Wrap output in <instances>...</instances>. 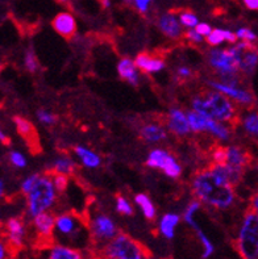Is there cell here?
Segmentation results:
<instances>
[{
  "instance_id": "1",
  "label": "cell",
  "mask_w": 258,
  "mask_h": 259,
  "mask_svg": "<svg viewBox=\"0 0 258 259\" xmlns=\"http://www.w3.org/2000/svg\"><path fill=\"white\" fill-rule=\"evenodd\" d=\"M191 191L198 200L220 210L231 208L236 200L235 187L217 181L209 167L196 171L193 175Z\"/></svg>"
},
{
  "instance_id": "2",
  "label": "cell",
  "mask_w": 258,
  "mask_h": 259,
  "mask_svg": "<svg viewBox=\"0 0 258 259\" xmlns=\"http://www.w3.org/2000/svg\"><path fill=\"white\" fill-rule=\"evenodd\" d=\"M191 105L196 112L220 122H228L232 126H237L240 122L239 115L232 102L228 96L216 90H207L200 95L194 96Z\"/></svg>"
},
{
  "instance_id": "3",
  "label": "cell",
  "mask_w": 258,
  "mask_h": 259,
  "mask_svg": "<svg viewBox=\"0 0 258 259\" xmlns=\"http://www.w3.org/2000/svg\"><path fill=\"white\" fill-rule=\"evenodd\" d=\"M96 255L118 259H151V251L129 234L119 232L114 240L98 250Z\"/></svg>"
},
{
  "instance_id": "4",
  "label": "cell",
  "mask_w": 258,
  "mask_h": 259,
  "mask_svg": "<svg viewBox=\"0 0 258 259\" xmlns=\"http://www.w3.org/2000/svg\"><path fill=\"white\" fill-rule=\"evenodd\" d=\"M26 196H28V214L32 219L52 208L57 200V188L52 175L46 172L45 175L40 177L34 187Z\"/></svg>"
},
{
  "instance_id": "5",
  "label": "cell",
  "mask_w": 258,
  "mask_h": 259,
  "mask_svg": "<svg viewBox=\"0 0 258 259\" xmlns=\"http://www.w3.org/2000/svg\"><path fill=\"white\" fill-rule=\"evenodd\" d=\"M236 250L241 259H258V213L249 209L239 229Z\"/></svg>"
},
{
  "instance_id": "6",
  "label": "cell",
  "mask_w": 258,
  "mask_h": 259,
  "mask_svg": "<svg viewBox=\"0 0 258 259\" xmlns=\"http://www.w3.org/2000/svg\"><path fill=\"white\" fill-rule=\"evenodd\" d=\"M207 61L211 69L222 78L223 82H240V63L231 48L216 49L212 48L207 53Z\"/></svg>"
},
{
  "instance_id": "7",
  "label": "cell",
  "mask_w": 258,
  "mask_h": 259,
  "mask_svg": "<svg viewBox=\"0 0 258 259\" xmlns=\"http://www.w3.org/2000/svg\"><path fill=\"white\" fill-rule=\"evenodd\" d=\"M88 219V233L92 243L99 246V250L105 246L111 240L118 236L119 230L115 221L104 213H96L94 217L87 216Z\"/></svg>"
},
{
  "instance_id": "8",
  "label": "cell",
  "mask_w": 258,
  "mask_h": 259,
  "mask_svg": "<svg viewBox=\"0 0 258 259\" xmlns=\"http://www.w3.org/2000/svg\"><path fill=\"white\" fill-rule=\"evenodd\" d=\"M207 85L212 90L222 92L229 99L235 100L240 105L249 107V109H253L255 105V98L252 94V91L242 89L240 85V82H220V80H207Z\"/></svg>"
},
{
  "instance_id": "9",
  "label": "cell",
  "mask_w": 258,
  "mask_h": 259,
  "mask_svg": "<svg viewBox=\"0 0 258 259\" xmlns=\"http://www.w3.org/2000/svg\"><path fill=\"white\" fill-rule=\"evenodd\" d=\"M146 166L151 168L162 170L169 178L178 179L182 175V167L173 154L165 149H154L146 158Z\"/></svg>"
},
{
  "instance_id": "10",
  "label": "cell",
  "mask_w": 258,
  "mask_h": 259,
  "mask_svg": "<svg viewBox=\"0 0 258 259\" xmlns=\"http://www.w3.org/2000/svg\"><path fill=\"white\" fill-rule=\"evenodd\" d=\"M85 228L88 229L87 216L83 217L74 212H66L56 217V230L59 236L69 240L78 238Z\"/></svg>"
},
{
  "instance_id": "11",
  "label": "cell",
  "mask_w": 258,
  "mask_h": 259,
  "mask_svg": "<svg viewBox=\"0 0 258 259\" xmlns=\"http://www.w3.org/2000/svg\"><path fill=\"white\" fill-rule=\"evenodd\" d=\"M199 209L200 201H191V203L187 205L185 213H183V220H185V223H186L189 227H191L195 230L196 237H198V240H199L200 245H202V259H208L213 255V253H215V246H213V243L211 242V240L207 237V234L203 232L202 228H200L199 225H198V223H196L195 214Z\"/></svg>"
},
{
  "instance_id": "12",
  "label": "cell",
  "mask_w": 258,
  "mask_h": 259,
  "mask_svg": "<svg viewBox=\"0 0 258 259\" xmlns=\"http://www.w3.org/2000/svg\"><path fill=\"white\" fill-rule=\"evenodd\" d=\"M231 50L239 59L240 71L245 76L253 75L258 66L257 46L253 45L252 42L242 41V42L235 44V45L231 46Z\"/></svg>"
},
{
  "instance_id": "13",
  "label": "cell",
  "mask_w": 258,
  "mask_h": 259,
  "mask_svg": "<svg viewBox=\"0 0 258 259\" xmlns=\"http://www.w3.org/2000/svg\"><path fill=\"white\" fill-rule=\"evenodd\" d=\"M4 237L8 251H19L24 246L25 238V221L21 217H11L4 224Z\"/></svg>"
},
{
  "instance_id": "14",
  "label": "cell",
  "mask_w": 258,
  "mask_h": 259,
  "mask_svg": "<svg viewBox=\"0 0 258 259\" xmlns=\"http://www.w3.org/2000/svg\"><path fill=\"white\" fill-rule=\"evenodd\" d=\"M33 227L39 234V240L43 242V247L53 245V233L56 229V216L50 212H43L33 217Z\"/></svg>"
},
{
  "instance_id": "15",
  "label": "cell",
  "mask_w": 258,
  "mask_h": 259,
  "mask_svg": "<svg viewBox=\"0 0 258 259\" xmlns=\"http://www.w3.org/2000/svg\"><path fill=\"white\" fill-rule=\"evenodd\" d=\"M13 124L16 126L19 136L26 142L28 148L30 149L33 154L40 153L41 151V145H40L39 133L34 129V125L29 120H26V118L21 117V116H13Z\"/></svg>"
},
{
  "instance_id": "16",
  "label": "cell",
  "mask_w": 258,
  "mask_h": 259,
  "mask_svg": "<svg viewBox=\"0 0 258 259\" xmlns=\"http://www.w3.org/2000/svg\"><path fill=\"white\" fill-rule=\"evenodd\" d=\"M167 126L171 133L179 138L189 137L191 135V126H190L189 118H187L186 112H183L179 108H170L169 115H167Z\"/></svg>"
},
{
  "instance_id": "17",
  "label": "cell",
  "mask_w": 258,
  "mask_h": 259,
  "mask_svg": "<svg viewBox=\"0 0 258 259\" xmlns=\"http://www.w3.org/2000/svg\"><path fill=\"white\" fill-rule=\"evenodd\" d=\"M53 29L65 39H71L77 34V21L70 12H59L52 20Z\"/></svg>"
},
{
  "instance_id": "18",
  "label": "cell",
  "mask_w": 258,
  "mask_h": 259,
  "mask_svg": "<svg viewBox=\"0 0 258 259\" xmlns=\"http://www.w3.org/2000/svg\"><path fill=\"white\" fill-rule=\"evenodd\" d=\"M157 26L158 29L162 32V34L166 36L167 38L179 39L185 34L180 20L176 19V16L173 12H167L164 13V15H161L157 21Z\"/></svg>"
},
{
  "instance_id": "19",
  "label": "cell",
  "mask_w": 258,
  "mask_h": 259,
  "mask_svg": "<svg viewBox=\"0 0 258 259\" xmlns=\"http://www.w3.org/2000/svg\"><path fill=\"white\" fill-rule=\"evenodd\" d=\"M140 138L146 144H158L167 140V133L164 124L161 120H154L152 122H146L138 129Z\"/></svg>"
},
{
  "instance_id": "20",
  "label": "cell",
  "mask_w": 258,
  "mask_h": 259,
  "mask_svg": "<svg viewBox=\"0 0 258 259\" xmlns=\"http://www.w3.org/2000/svg\"><path fill=\"white\" fill-rule=\"evenodd\" d=\"M134 63L137 66V69L145 72V74H154V72L161 71L165 67L164 59L161 57L152 56L146 52L140 53L134 59Z\"/></svg>"
},
{
  "instance_id": "21",
  "label": "cell",
  "mask_w": 258,
  "mask_h": 259,
  "mask_svg": "<svg viewBox=\"0 0 258 259\" xmlns=\"http://www.w3.org/2000/svg\"><path fill=\"white\" fill-rule=\"evenodd\" d=\"M252 162V155L241 146H227V163L233 167L246 170Z\"/></svg>"
},
{
  "instance_id": "22",
  "label": "cell",
  "mask_w": 258,
  "mask_h": 259,
  "mask_svg": "<svg viewBox=\"0 0 258 259\" xmlns=\"http://www.w3.org/2000/svg\"><path fill=\"white\" fill-rule=\"evenodd\" d=\"M118 72L123 80H125L129 84L137 87L140 84V76H138V69L134 61L131 58L124 57L121 58L118 63Z\"/></svg>"
},
{
  "instance_id": "23",
  "label": "cell",
  "mask_w": 258,
  "mask_h": 259,
  "mask_svg": "<svg viewBox=\"0 0 258 259\" xmlns=\"http://www.w3.org/2000/svg\"><path fill=\"white\" fill-rule=\"evenodd\" d=\"M237 34L231 30H227V29H213L211 32L209 36L206 37V42L208 44L209 46H212V48H216V46H219L220 44L223 42H228L231 45H235L237 44Z\"/></svg>"
},
{
  "instance_id": "24",
  "label": "cell",
  "mask_w": 258,
  "mask_h": 259,
  "mask_svg": "<svg viewBox=\"0 0 258 259\" xmlns=\"http://www.w3.org/2000/svg\"><path fill=\"white\" fill-rule=\"evenodd\" d=\"M180 217L175 213H166L160 221V233L166 240H173L175 237V229L179 225Z\"/></svg>"
},
{
  "instance_id": "25",
  "label": "cell",
  "mask_w": 258,
  "mask_h": 259,
  "mask_svg": "<svg viewBox=\"0 0 258 259\" xmlns=\"http://www.w3.org/2000/svg\"><path fill=\"white\" fill-rule=\"evenodd\" d=\"M74 153L77 154V157H79V159L82 161V163L85 164L86 167L96 168L100 166V157H99L98 154H95L94 151L90 150V149L78 145V146L74 148Z\"/></svg>"
},
{
  "instance_id": "26",
  "label": "cell",
  "mask_w": 258,
  "mask_h": 259,
  "mask_svg": "<svg viewBox=\"0 0 258 259\" xmlns=\"http://www.w3.org/2000/svg\"><path fill=\"white\" fill-rule=\"evenodd\" d=\"M49 259H85L82 253L77 249H72L63 245L52 246L49 253Z\"/></svg>"
},
{
  "instance_id": "27",
  "label": "cell",
  "mask_w": 258,
  "mask_h": 259,
  "mask_svg": "<svg viewBox=\"0 0 258 259\" xmlns=\"http://www.w3.org/2000/svg\"><path fill=\"white\" fill-rule=\"evenodd\" d=\"M134 203L137 204L138 207L141 208L142 213H144L145 219L148 221H154L157 212H156V207H154L153 201L151 200V197L148 196L146 194H138L134 196Z\"/></svg>"
},
{
  "instance_id": "28",
  "label": "cell",
  "mask_w": 258,
  "mask_h": 259,
  "mask_svg": "<svg viewBox=\"0 0 258 259\" xmlns=\"http://www.w3.org/2000/svg\"><path fill=\"white\" fill-rule=\"evenodd\" d=\"M77 168H78V166L71 158L67 157V155H61L54 161L52 170L56 171V172H61V174L76 175Z\"/></svg>"
},
{
  "instance_id": "29",
  "label": "cell",
  "mask_w": 258,
  "mask_h": 259,
  "mask_svg": "<svg viewBox=\"0 0 258 259\" xmlns=\"http://www.w3.org/2000/svg\"><path fill=\"white\" fill-rule=\"evenodd\" d=\"M242 125L249 136L258 141V111H250L242 117Z\"/></svg>"
},
{
  "instance_id": "30",
  "label": "cell",
  "mask_w": 258,
  "mask_h": 259,
  "mask_svg": "<svg viewBox=\"0 0 258 259\" xmlns=\"http://www.w3.org/2000/svg\"><path fill=\"white\" fill-rule=\"evenodd\" d=\"M187 118H189L190 126L195 133H200V132H206V122H207V116L202 115L199 112L194 111H186Z\"/></svg>"
},
{
  "instance_id": "31",
  "label": "cell",
  "mask_w": 258,
  "mask_h": 259,
  "mask_svg": "<svg viewBox=\"0 0 258 259\" xmlns=\"http://www.w3.org/2000/svg\"><path fill=\"white\" fill-rule=\"evenodd\" d=\"M53 178V182H54V186L57 188V192L58 194H65L67 187H69V175L61 174V172H56V171L49 170L48 171Z\"/></svg>"
},
{
  "instance_id": "32",
  "label": "cell",
  "mask_w": 258,
  "mask_h": 259,
  "mask_svg": "<svg viewBox=\"0 0 258 259\" xmlns=\"http://www.w3.org/2000/svg\"><path fill=\"white\" fill-rule=\"evenodd\" d=\"M24 65H25V69L28 70V72L30 74H37L40 70V62L36 57V53L33 52L32 48L25 52V59H24Z\"/></svg>"
},
{
  "instance_id": "33",
  "label": "cell",
  "mask_w": 258,
  "mask_h": 259,
  "mask_svg": "<svg viewBox=\"0 0 258 259\" xmlns=\"http://www.w3.org/2000/svg\"><path fill=\"white\" fill-rule=\"evenodd\" d=\"M116 210L123 216H133L134 214L132 204L121 194H116Z\"/></svg>"
},
{
  "instance_id": "34",
  "label": "cell",
  "mask_w": 258,
  "mask_h": 259,
  "mask_svg": "<svg viewBox=\"0 0 258 259\" xmlns=\"http://www.w3.org/2000/svg\"><path fill=\"white\" fill-rule=\"evenodd\" d=\"M37 120L43 125H54L57 121H58V116L52 113V112L46 111V109H39L37 111Z\"/></svg>"
},
{
  "instance_id": "35",
  "label": "cell",
  "mask_w": 258,
  "mask_h": 259,
  "mask_svg": "<svg viewBox=\"0 0 258 259\" xmlns=\"http://www.w3.org/2000/svg\"><path fill=\"white\" fill-rule=\"evenodd\" d=\"M193 78V70L190 69L189 66L186 65H180L176 67L175 70V79L178 82L185 83L186 80Z\"/></svg>"
},
{
  "instance_id": "36",
  "label": "cell",
  "mask_w": 258,
  "mask_h": 259,
  "mask_svg": "<svg viewBox=\"0 0 258 259\" xmlns=\"http://www.w3.org/2000/svg\"><path fill=\"white\" fill-rule=\"evenodd\" d=\"M8 161L11 162L12 166L17 168H24L26 167V159L21 153L19 151H10V154H8Z\"/></svg>"
},
{
  "instance_id": "37",
  "label": "cell",
  "mask_w": 258,
  "mask_h": 259,
  "mask_svg": "<svg viewBox=\"0 0 258 259\" xmlns=\"http://www.w3.org/2000/svg\"><path fill=\"white\" fill-rule=\"evenodd\" d=\"M179 20L182 25L187 26V28H195L199 24V20L193 12H180Z\"/></svg>"
},
{
  "instance_id": "38",
  "label": "cell",
  "mask_w": 258,
  "mask_h": 259,
  "mask_svg": "<svg viewBox=\"0 0 258 259\" xmlns=\"http://www.w3.org/2000/svg\"><path fill=\"white\" fill-rule=\"evenodd\" d=\"M40 177H41L40 174H32L28 178H25L23 183H21V192H23L24 195L29 194L30 191H32V188L34 187V184H36L37 181L40 179Z\"/></svg>"
},
{
  "instance_id": "39",
  "label": "cell",
  "mask_w": 258,
  "mask_h": 259,
  "mask_svg": "<svg viewBox=\"0 0 258 259\" xmlns=\"http://www.w3.org/2000/svg\"><path fill=\"white\" fill-rule=\"evenodd\" d=\"M236 34H237L239 39L245 41V42H254L255 39H257V34L252 29H249V28H240L236 32Z\"/></svg>"
},
{
  "instance_id": "40",
  "label": "cell",
  "mask_w": 258,
  "mask_h": 259,
  "mask_svg": "<svg viewBox=\"0 0 258 259\" xmlns=\"http://www.w3.org/2000/svg\"><path fill=\"white\" fill-rule=\"evenodd\" d=\"M183 37L186 39H189L191 44H202L203 39H204V37L200 36L199 33L196 32L195 28H190L189 30H186L185 34H183Z\"/></svg>"
},
{
  "instance_id": "41",
  "label": "cell",
  "mask_w": 258,
  "mask_h": 259,
  "mask_svg": "<svg viewBox=\"0 0 258 259\" xmlns=\"http://www.w3.org/2000/svg\"><path fill=\"white\" fill-rule=\"evenodd\" d=\"M195 30L198 33H199L200 36H203V37H207V36H209V34H211V32H212V28H211V26H209V24H207V23H199L198 24V25L195 26Z\"/></svg>"
},
{
  "instance_id": "42",
  "label": "cell",
  "mask_w": 258,
  "mask_h": 259,
  "mask_svg": "<svg viewBox=\"0 0 258 259\" xmlns=\"http://www.w3.org/2000/svg\"><path fill=\"white\" fill-rule=\"evenodd\" d=\"M152 0H133L134 7L137 8V11L140 13H145L149 10V6H151Z\"/></svg>"
},
{
  "instance_id": "43",
  "label": "cell",
  "mask_w": 258,
  "mask_h": 259,
  "mask_svg": "<svg viewBox=\"0 0 258 259\" xmlns=\"http://www.w3.org/2000/svg\"><path fill=\"white\" fill-rule=\"evenodd\" d=\"M242 2H244V4H245L246 8H249V10H258V0H242Z\"/></svg>"
},
{
  "instance_id": "44",
  "label": "cell",
  "mask_w": 258,
  "mask_h": 259,
  "mask_svg": "<svg viewBox=\"0 0 258 259\" xmlns=\"http://www.w3.org/2000/svg\"><path fill=\"white\" fill-rule=\"evenodd\" d=\"M250 209L258 213V192H255L250 199Z\"/></svg>"
},
{
  "instance_id": "45",
  "label": "cell",
  "mask_w": 258,
  "mask_h": 259,
  "mask_svg": "<svg viewBox=\"0 0 258 259\" xmlns=\"http://www.w3.org/2000/svg\"><path fill=\"white\" fill-rule=\"evenodd\" d=\"M0 138H2V144H3L4 146H10L11 145L10 137H8L7 135H4L3 132H0Z\"/></svg>"
},
{
  "instance_id": "46",
  "label": "cell",
  "mask_w": 258,
  "mask_h": 259,
  "mask_svg": "<svg viewBox=\"0 0 258 259\" xmlns=\"http://www.w3.org/2000/svg\"><path fill=\"white\" fill-rule=\"evenodd\" d=\"M103 6V8H108V7L111 6V0H99Z\"/></svg>"
},
{
  "instance_id": "47",
  "label": "cell",
  "mask_w": 258,
  "mask_h": 259,
  "mask_svg": "<svg viewBox=\"0 0 258 259\" xmlns=\"http://www.w3.org/2000/svg\"><path fill=\"white\" fill-rule=\"evenodd\" d=\"M95 259H118V258H111V256H101V255H96Z\"/></svg>"
}]
</instances>
